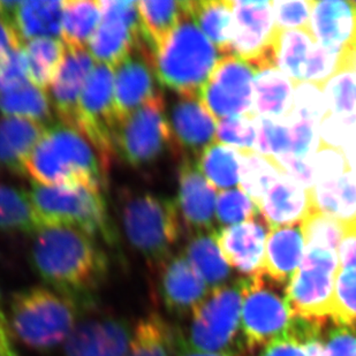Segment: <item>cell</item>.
I'll list each match as a JSON object with an SVG mask.
<instances>
[{
    "mask_svg": "<svg viewBox=\"0 0 356 356\" xmlns=\"http://www.w3.org/2000/svg\"><path fill=\"white\" fill-rule=\"evenodd\" d=\"M24 172L44 186H106L108 168L90 142L75 128L52 124L27 159Z\"/></svg>",
    "mask_w": 356,
    "mask_h": 356,
    "instance_id": "7a4b0ae2",
    "label": "cell"
},
{
    "mask_svg": "<svg viewBox=\"0 0 356 356\" xmlns=\"http://www.w3.org/2000/svg\"><path fill=\"white\" fill-rule=\"evenodd\" d=\"M138 7L143 40L152 54L163 47L182 17L188 13V1L142 0Z\"/></svg>",
    "mask_w": 356,
    "mask_h": 356,
    "instance_id": "f546056e",
    "label": "cell"
},
{
    "mask_svg": "<svg viewBox=\"0 0 356 356\" xmlns=\"http://www.w3.org/2000/svg\"><path fill=\"white\" fill-rule=\"evenodd\" d=\"M47 126L31 119H0V168L14 175H24V166Z\"/></svg>",
    "mask_w": 356,
    "mask_h": 356,
    "instance_id": "484cf974",
    "label": "cell"
},
{
    "mask_svg": "<svg viewBox=\"0 0 356 356\" xmlns=\"http://www.w3.org/2000/svg\"><path fill=\"white\" fill-rule=\"evenodd\" d=\"M102 21L88 44L97 64L115 68L145 43L138 1H101Z\"/></svg>",
    "mask_w": 356,
    "mask_h": 356,
    "instance_id": "9a60e30c",
    "label": "cell"
},
{
    "mask_svg": "<svg viewBox=\"0 0 356 356\" xmlns=\"http://www.w3.org/2000/svg\"><path fill=\"white\" fill-rule=\"evenodd\" d=\"M259 210L270 229L301 225L308 217L319 212L313 189L305 188L286 173L263 198Z\"/></svg>",
    "mask_w": 356,
    "mask_h": 356,
    "instance_id": "cb8c5ba5",
    "label": "cell"
},
{
    "mask_svg": "<svg viewBox=\"0 0 356 356\" xmlns=\"http://www.w3.org/2000/svg\"><path fill=\"white\" fill-rule=\"evenodd\" d=\"M242 279L211 289L192 313L187 346L198 352L240 356L245 343L240 338Z\"/></svg>",
    "mask_w": 356,
    "mask_h": 356,
    "instance_id": "52a82bcc",
    "label": "cell"
},
{
    "mask_svg": "<svg viewBox=\"0 0 356 356\" xmlns=\"http://www.w3.org/2000/svg\"><path fill=\"white\" fill-rule=\"evenodd\" d=\"M121 220L128 241L149 264L159 268L173 256L184 227L175 200L128 191L121 200Z\"/></svg>",
    "mask_w": 356,
    "mask_h": 356,
    "instance_id": "5b68a950",
    "label": "cell"
},
{
    "mask_svg": "<svg viewBox=\"0 0 356 356\" xmlns=\"http://www.w3.org/2000/svg\"><path fill=\"white\" fill-rule=\"evenodd\" d=\"M159 269V293L166 309L177 315L192 314L208 296V286L184 254L173 255Z\"/></svg>",
    "mask_w": 356,
    "mask_h": 356,
    "instance_id": "7402d4cb",
    "label": "cell"
},
{
    "mask_svg": "<svg viewBox=\"0 0 356 356\" xmlns=\"http://www.w3.org/2000/svg\"><path fill=\"white\" fill-rule=\"evenodd\" d=\"M259 213V207L241 189L222 191L217 198L216 217L222 225H238Z\"/></svg>",
    "mask_w": 356,
    "mask_h": 356,
    "instance_id": "b9f144b4",
    "label": "cell"
},
{
    "mask_svg": "<svg viewBox=\"0 0 356 356\" xmlns=\"http://www.w3.org/2000/svg\"><path fill=\"white\" fill-rule=\"evenodd\" d=\"M259 356H308V353L299 340L287 334L269 343Z\"/></svg>",
    "mask_w": 356,
    "mask_h": 356,
    "instance_id": "11a10c76",
    "label": "cell"
},
{
    "mask_svg": "<svg viewBox=\"0 0 356 356\" xmlns=\"http://www.w3.org/2000/svg\"><path fill=\"white\" fill-rule=\"evenodd\" d=\"M22 43L24 40L13 20L0 12V61L14 51L22 49Z\"/></svg>",
    "mask_w": 356,
    "mask_h": 356,
    "instance_id": "db71d44e",
    "label": "cell"
},
{
    "mask_svg": "<svg viewBox=\"0 0 356 356\" xmlns=\"http://www.w3.org/2000/svg\"><path fill=\"white\" fill-rule=\"evenodd\" d=\"M179 356H229L225 354H212L204 353V352H198V350H193L191 347L187 346L185 340L181 339L180 347H179Z\"/></svg>",
    "mask_w": 356,
    "mask_h": 356,
    "instance_id": "6f0895ef",
    "label": "cell"
},
{
    "mask_svg": "<svg viewBox=\"0 0 356 356\" xmlns=\"http://www.w3.org/2000/svg\"><path fill=\"white\" fill-rule=\"evenodd\" d=\"M175 204L182 225L194 234L213 231L216 191L191 159H182L179 168L178 196Z\"/></svg>",
    "mask_w": 356,
    "mask_h": 356,
    "instance_id": "ffe728a7",
    "label": "cell"
},
{
    "mask_svg": "<svg viewBox=\"0 0 356 356\" xmlns=\"http://www.w3.org/2000/svg\"><path fill=\"white\" fill-rule=\"evenodd\" d=\"M168 122L171 128L172 148L182 159L201 155L213 145L217 124L213 115L198 97H180L172 105Z\"/></svg>",
    "mask_w": 356,
    "mask_h": 356,
    "instance_id": "ac0fdd59",
    "label": "cell"
},
{
    "mask_svg": "<svg viewBox=\"0 0 356 356\" xmlns=\"http://www.w3.org/2000/svg\"><path fill=\"white\" fill-rule=\"evenodd\" d=\"M257 121V141L256 150L261 155L279 159L291 154L292 142L287 124L282 121L256 118Z\"/></svg>",
    "mask_w": 356,
    "mask_h": 356,
    "instance_id": "ee69618b",
    "label": "cell"
},
{
    "mask_svg": "<svg viewBox=\"0 0 356 356\" xmlns=\"http://www.w3.org/2000/svg\"><path fill=\"white\" fill-rule=\"evenodd\" d=\"M0 113L3 117L31 119L47 126L52 120V104L47 91L28 82L0 94Z\"/></svg>",
    "mask_w": 356,
    "mask_h": 356,
    "instance_id": "8d00e7d4",
    "label": "cell"
},
{
    "mask_svg": "<svg viewBox=\"0 0 356 356\" xmlns=\"http://www.w3.org/2000/svg\"><path fill=\"white\" fill-rule=\"evenodd\" d=\"M315 186L336 181L350 171V165L343 150L333 148L321 142L313 157Z\"/></svg>",
    "mask_w": 356,
    "mask_h": 356,
    "instance_id": "bcb514c9",
    "label": "cell"
},
{
    "mask_svg": "<svg viewBox=\"0 0 356 356\" xmlns=\"http://www.w3.org/2000/svg\"><path fill=\"white\" fill-rule=\"evenodd\" d=\"M296 84L277 67L257 71L254 81L256 117L284 121L292 115Z\"/></svg>",
    "mask_w": 356,
    "mask_h": 356,
    "instance_id": "4316f807",
    "label": "cell"
},
{
    "mask_svg": "<svg viewBox=\"0 0 356 356\" xmlns=\"http://www.w3.org/2000/svg\"><path fill=\"white\" fill-rule=\"evenodd\" d=\"M257 73L252 65L234 54L219 59L198 98L215 119L240 115L256 117L254 81Z\"/></svg>",
    "mask_w": 356,
    "mask_h": 356,
    "instance_id": "7c38bea8",
    "label": "cell"
},
{
    "mask_svg": "<svg viewBox=\"0 0 356 356\" xmlns=\"http://www.w3.org/2000/svg\"><path fill=\"white\" fill-rule=\"evenodd\" d=\"M181 336L164 317L152 313L138 321L124 356H175Z\"/></svg>",
    "mask_w": 356,
    "mask_h": 356,
    "instance_id": "f1b7e54d",
    "label": "cell"
},
{
    "mask_svg": "<svg viewBox=\"0 0 356 356\" xmlns=\"http://www.w3.org/2000/svg\"><path fill=\"white\" fill-rule=\"evenodd\" d=\"M321 142L345 150L356 140V115L327 113L319 126Z\"/></svg>",
    "mask_w": 356,
    "mask_h": 356,
    "instance_id": "7dc6e473",
    "label": "cell"
},
{
    "mask_svg": "<svg viewBox=\"0 0 356 356\" xmlns=\"http://www.w3.org/2000/svg\"><path fill=\"white\" fill-rule=\"evenodd\" d=\"M273 17L280 31H310L313 1H273Z\"/></svg>",
    "mask_w": 356,
    "mask_h": 356,
    "instance_id": "c3c4849f",
    "label": "cell"
},
{
    "mask_svg": "<svg viewBox=\"0 0 356 356\" xmlns=\"http://www.w3.org/2000/svg\"><path fill=\"white\" fill-rule=\"evenodd\" d=\"M275 65L293 83H312L322 89L343 67L338 54L321 47L309 31H277Z\"/></svg>",
    "mask_w": 356,
    "mask_h": 356,
    "instance_id": "4fadbf2b",
    "label": "cell"
},
{
    "mask_svg": "<svg viewBox=\"0 0 356 356\" xmlns=\"http://www.w3.org/2000/svg\"><path fill=\"white\" fill-rule=\"evenodd\" d=\"M94 58L87 49H67L50 86V101L61 124L74 128L79 101L94 71Z\"/></svg>",
    "mask_w": 356,
    "mask_h": 356,
    "instance_id": "44dd1931",
    "label": "cell"
},
{
    "mask_svg": "<svg viewBox=\"0 0 356 356\" xmlns=\"http://www.w3.org/2000/svg\"><path fill=\"white\" fill-rule=\"evenodd\" d=\"M257 117L240 115L222 119L217 126L216 140L236 150H254L257 141Z\"/></svg>",
    "mask_w": 356,
    "mask_h": 356,
    "instance_id": "60d3db41",
    "label": "cell"
},
{
    "mask_svg": "<svg viewBox=\"0 0 356 356\" xmlns=\"http://www.w3.org/2000/svg\"><path fill=\"white\" fill-rule=\"evenodd\" d=\"M306 245L334 249L338 252L343 238V224L338 219L316 212L301 224Z\"/></svg>",
    "mask_w": 356,
    "mask_h": 356,
    "instance_id": "7bdbcfd3",
    "label": "cell"
},
{
    "mask_svg": "<svg viewBox=\"0 0 356 356\" xmlns=\"http://www.w3.org/2000/svg\"><path fill=\"white\" fill-rule=\"evenodd\" d=\"M241 156L240 186L259 207L273 185L285 175L273 157L261 155L255 150H238Z\"/></svg>",
    "mask_w": 356,
    "mask_h": 356,
    "instance_id": "836d02e7",
    "label": "cell"
},
{
    "mask_svg": "<svg viewBox=\"0 0 356 356\" xmlns=\"http://www.w3.org/2000/svg\"><path fill=\"white\" fill-rule=\"evenodd\" d=\"M74 128L110 168L117 154L119 128L115 111V68L103 64L95 66L81 94Z\"/></svg>",
    "mask_w": 356,
    "mask_h": 356,
    "instance_id": "9c48e42d",
    "label": "cell"
},
{
    "mask_svg": "<svg viewBox=\"0 0 356 356\" xmlns=\"http://www.w3.org/2000/svg\"><path fill=\"white\" fill-rule=\"evenodd\" d=\"M343 224V238L338 249L339 269H356V219Z\"/></svg>",
    "mask_w": 356,
    "mask_h": 356,
    "instance_id": "f5cc1de1",
    "label": "cell"
},
{
    "mask_svg": "<svg viewBox=\"0 0 356 356\" xmlns=\"http://www.w3.org/2000/svg\"><path fill=\"white\" fill-rule=\"evenodd\" d=\"M28 194L44 227H72L115 243V229L102 189L34 184Z\"/></svg>",
    "mask_w": 356,
    "mask_h": 356,
    "instance_id": "8992f818",
    "label": "cell"
},
{
    "mask_svg": "<svg viewBox=\"0 0 356 356\" xmlns=\"http://www.w3.org/2000/svg\"><path fill=\"white\" fill-rule=\"evenodd\" d=\"M293 316L264 275L242 279L241 329L249 350L287 336Z\"/></svg>",
    "mask_w": 356,
    "mask_h": 356,
    "instance_id": "30bf717a",
    "label": "cell"
},
{
    "mask_svg": "<svg viewBox=\"0 0 356 356\" xmlns=\"http://www.w3.org/2000/svg\"><path fill=\"white\" fill-rule=\"evenodd\" d=\"M67 47L58 38L28 40L24 51L29 67V79L35 86L47 90L56 78Z\"/></svg>",
    "mask_w": 356,
    "mask_h": 356,
    "instance_id": "f35d334b",
    "label": "cell"
},
{
    "mask_svg": "<svg viewBox=\"0 0 356 356\" xmlns=\"http://www.w3.org/2000/svg\"><path fill=\"white\" fill-rule=\"evenodd\" d=\"M0 356H19L14 345L10 321L3 309L0 296Z\"/></svg>",
    "mask_w": 356,
    "mask_h": 356,
    "instance_id": "9f6ffc18",
    "label": "cell"
},
{
    "mask_svg": "<svg viewBox=\"0 0 356 356\" xmlns=\"http://www.w3.org/2000/svg\"><path fill=\"white\" fill-rule=\"evenodd\" d=\"M189 264L212 289L226 285L231 271L211 232L196 233L184 254Z\"/></svg>",
    "mask_w": 356,
    "mask_h": 356,
    "instance_id": "1f68e13d",
    "label": "cell"
},
{
    "mask_svg": "<svg viewBox=\"0 0 356 356\" xmlns=\"http://www.w3.org/2000/svg\"><path fill=\"white\" fill-rule=\"evenodd\" d=\"M317 210L341 222L356 219V171L350 170L336 181L313 188Z\"/></svg>",
    "mask_w": 356,
    "mask_h": 356,
    "instance_id": "d6a6232c",
    "label": "cell"
},
{
    "mask_svg": "<svg viewBox=\"0 0 356 356\" xmlns=\"http://www.w3.org/2000/svg\"><path fill=\"white\" fill-rule=\"evenodd\" d=\"M337 325L356 326V269H338L331 316Z\"/></svg>",
    "mask_w": 356,
    "mask_h": 356,
    "instance_id": "ab89813d",
    "label": "cell"
},
{
    "mask_svg": "<svg viewBox=\"0 0 356 356\" xmlns=\"http://www.w3.org/2000/svg\"><path fill=\"white\" fill-rule=\"evenodd\" d=\"M131 333L121 319H91L79 324L66 340L64 356H124Z\"/></svg>",
    "mask_w": 356,
    "mask_h": 356,
    "instance_id": "603a6c76",
    "label": "cell"
},
{
    "mask_svg": "<svg viewBox=\"0 0 356 356\" xmlns=\"http://www.w3.org/2000/svg\"><path fill=\"white\" fill-rule=\"evenodd\" d=\"M44 229L28 193L0 185V231L35 234Z\"/></svg>",
    "mask_w": 356,
    "mask_h": 356,
    "instance_id": "74e56055",
    "label": "cell"
},
{
    "mask_svg": "<svg viewBox=\"0 0 356 356\" xmlns=\"http://www.w3.org/2000/svg\"><path fill=\"white\" fill-rule=\"evenodd\" d=\"M269 229L268 222L259 212L248 222L219 227L211 233L227 264L243 275L254 277L263 275V261Z\"/></svg>",
    "mask_w": 356,
    "mask_h": 356,
    "instance_id": "e0dca14e",
    "label": "cell"
},
{
    "mask_svg": "<svg viewBox=\"0 0 356 356\" xmlns=\"http://www.w3.org/2000/svg\"><path fill=\"white\" fill-rule=\"evenodd\" d=\"M65 1L28 0L20 1L12 14L22 40L61 38Z\"/></svg>",
    "mask_w": 356,
    "mask_h": 356,
    "instance_id": "83f0119b",
    "label": "cell"
},
{
    "mask_svg": "<svg viewBox=\"0 0 356 356\" xmlns=\"http://www.w3.org/2000/svg\"><path fill=\"white\" fill-rule=\"evenodd\" d=\"M161 92L152 52L143 44L115 68V111L119 124Z\"/></svg>",
    "mask_w": 356,
    "mask_h": 356,
    "instance_id": "2e32d148",
    "label": "cell"
},
{
    "mask_svg": "<svg viewBox=\"0 0 356 356\" xmlns=\"http://www.w3.org/2000/svg\"><path fill=\"white\" fill-rule=\"evenodd\" d=\"M284 124L289 128L292 142L291 155L296 159H312L321 145V124L307 119L298 118L293 113L287 120L284 121Z\"/></svg>",
    "mask_w": 356,
    "mask_h": 356,
    "instance_id": "f6af8a7d",
    "label": "cell"
},
{
    "mask_svg": "<svg viewBox=\"0 0 356 356\" xmlns=\"http://www.w3.org/2000/svg\"><path fill=\"white\" fill-rule=\"evenodd\" d=\"M231 3L234 21L231 54L247 61L256 71L276 67L273 45L278 28L273 3L236 0Z\"/></svg>",
    "mask_w": 356,
    "mask_h": 356,
    "instance_id": "5bb4252c",
    "label": "cell"
},
{
    "mask_svg": "<svg viewBox=\"0 0 356 356\" xmlns=\"http://www.w3.org/2000/svg\"><path fill=\"white\" fill-rule=\"evenodd\" d=\"M172 148V135L163 92L119 124L117 154L133 168L157 161Z\"/></svg>",
    "mask_w": 356,
    "mask_h": 356,
    "instance_id": "8fae6325",
    "label": "cell"
},
{
    "mask_svg": "<svg viewBox=\"0 0 356 356\" xmlns=\"http://www.w3.org/2000/svg\"><path fill=\"white\" fill-rule=\"evenodd\" d=\"M305 249L301 225L271 229L266 238L263 275L279 285H289L301 266Z\"/></svg>",
    "mask_w": 356,
    "mask_h": 356,
    "instance_id": "d4e9b609",
    "label": "cell"
},
{
    "mask_svg": "<svg viewBox=\"0 0 356 356\" xmlns=\"http://www.w3.org/2000/svg\"><path fill=\"white\" fill-rule=\"evenodd\" d=\"M326 356H356V330L337 325L325 340Z\"/></svg>",
    "mask_w": 356,
    "mask_h": 356,
    "instance_id": "816d5d0a",
    "label": "cell"
},
{
    "mask_svg": "<svg viewBox=\"0 0 356 356\" xmlns=\"http://www.w3.org/2000/svg\"><path fill=\"white\" fill-rule=\"evenodd\" d=\"M326 115L327 108L322 89L307 82L296 84L293 115L321 124Z\"/></svg>",
    "mask_w": 356,
    "mask_h": 356,
    "instance_id": "681fc988",
    "label": "cell"
},
{
    "mask_svg": "<svg viewBox=\"0 0 356 356\" xmlns=\"http://www.w3.org/2000/svg\"><path fill=\"white\" fill-rule=\"evenodd\" d=\"M86 303L49 286L21 289L10 299V329L31 350H52L76 329Z\"/></svg>",
    "mask_w": 356,
    "mask_h": 356,
    "instance_id": "3957f363",
    "label": "cell"
},
{
    "mask_svg": "<svg viewBox=\"0 0 356 356\" xmlns=\"http://www.w3.org/2000/svg\"><path fill=\"white\" fill-rule=\"evenodd\" d=\"M338 252L306 245L299 270L286 286L285 300L293 317L325 322L331 316Z\"/></svg>",
    "mask_w": 356,
    "mask_h": 356,
    "instance_id": "ba28073f",
    "label": "cell"
},
{
    "mask_svg": "<svg viewBox=\"0 0 356 356\" xmlns=\"http://www.w3.org/2000/svg\"><path fill=\"white\" fill-rule=\"evenodd\" d=\"M218 60L217 49L189 10L163 47L152 54L159 83L180 97H198Z\"/></svg>",
    "mask_w": 356,
    "mask_h": 356,
    "instance_id": "277c9868",
    "label": "cell"
},
{
    "mask_svg": "<svg viewBox=\"0 0 356 356\" xmlns=\"http://www.w3.org/2000/svg\"><path fill=\"white\" fill-rule=\"evenodd\" d=\"M31 262L51 289L87 300L104 282L108 259L97 240L65 226H49L34 234Z\"/></svg>",
    "mask_w": 356,
    "mask_h": 356,
    "instance_id": "6da1fadb",
    "label": "cell"
},
{
    "mask_svg": "<svg viewBox=\"0 0 356 356\" xmlns=\"http://www.w3.org/2000/svg\"><path fill=\"white\" fill-rule=\"evenodd\" d=\"M355 3H356V1H355Z\"/></svg>",
    "mask_w": 356,
    "mask_h": 356,
    "instance_id": "91938a15",
    "label": "cell"
},
{
    "mask_svg": "<svg viewBox=\"0 0 356 356\" xmlns=\"http://www.w3.org/2000/svg\"><path fill=\"white\" fill-rule=\"evenodd\" d=\"M188 10L202 33L211 40L219 52L224 56L231 54L234 27L231 1H188Z\"/></svg>",
    "mask_w": 356,
    "mask_h": 356,
    "instance_id": "4dcf8cb0",
    "label": "cell"
},
{
    "mask_svg": "<svg viewBox=\"0 0 356 356\" xmlns=\"http://www.w3.org/2000/svg\"><path fill=\"white\" fill-rule=\"evenodd\" d=\"M198 171L215 189L233 188L240 184L241 156L229 145L213 143L197 157Z\"/></svg>",
    "mask_w": 356,
    "mask_h": 356,
    "instance_id": "d590c367",
    "label": "cell"
},
{
    "mask_svg": "<svg viewBox=\"0 0 356 356\" xmlns=\"http://www.w3.org/2000/svg\"><path fill=\"white\" fill-rule=\"evenodd\" d=\"M31 82L29 67L24 47L0 61V94Z\"/></svg>",
    "mask_w": 356,
    "mask_h": 356,
    "instance_id": "f907efd6",
    "label": "cell"
},
{
    "mask_svg": "<svg viewBox=\"0 0 356 356\" xmlns=\"http://www.w3.org/2000/svg\"><path fill=\"white\" fill-rule=\"evenodd\" d=\"M101 21V1H65L63 43L67 49H86Z\"/></svg>",
    "mask_w": 356,
    "mask_h": 356,
    "instance_id": "e575fe53",
    "label": "cell"
},
{
    "mask_svg": "<svg viewBox=\"0 0 356 356\" xmlns=\"http://www.w3.org/2000/svg\"><path fill=\"white\" fill-rule=\"evenodd\" d=\"M353 171H354V170H353ZM355 171H356V170H355Z\"/></svg>",
    "mask_w": 356,
    "mask_h": 356,
    "instance_id": "680465c9",
    "label": "cell"
},
{
    "mask_svg": "<svg viewBox=\"0 0 356 356\" xmlns=\"http://www.w3.org/2000/svg\"><path fill=\"white\" fill-rule=\"evenodd\" d=\"M310 31L325 50L343 59L356 54V3L313 1Z\"/></svg>",
    "mask_w": 356,
    "mask_h": 356,
    "instance_id": "d6986e66",
    "label": "cell"
}]
</instances>
